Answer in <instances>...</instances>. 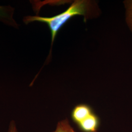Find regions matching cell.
I'll list each match as a JSON object with an SVG mask.
<instances>
[{"label":"cell","instance_id":"1","mask_svg":"<svg viewBox=\"0 0 132 132\" xmlns=\"http://www.w3.org/2000/svg\"><path fill=\"white\" fill-rule=\"evenodd\" d=\"M92 5L90 1L78 0L75 1L71 6L60 14L51 17H45L39 16H28L24 18V22L26 24L33 22H39L47 24L50 29L52 35L51 48L48 55L50 57L53 44L57 34L64 25L72 17L82 15L88 17L91 10Z\"/></svg>","mask_w":132,"mask_h":132},{"label":"cell","instance_id":"3","mask_svg":"<svg viewBox=\"0 0 132 132\" xmlns=\"http://www.w3.org/2000/svg\"><path fill=\"white\" fill-rule=\"evenodd\" d=\"M94 112L93 109L88 104H80L76 105L72 109L71 117L72 121L77 124L83 118Z\"/></svg>","mask_w":132,"mask_h":132},{"label":"cell","instance_id":"4","mask_svg":"<svg viewBox=\"0 0 132 132\" xmlns=\"http://www.w3.org/2000/svg\"><path fill=\"white\" fill-rule=\"evenodd\" d=\"M13 9L10 6L0 5V21L15 28L18 26L13 19Z\"/></svg>","mask_w":132,"mask_h":132},{"label":"cell","instance_id":"5","mask_svg":"<svg viewBox=\"0 0 132 132\" xmlns=\"http://www.w3.org/2000/svg\"><path fill=\"white\" fill-rule=\"evenodd\" d=\"M52 132H76L71 126L68 119L62 120L57 124L55 130Z\"/></svg>","mask_w":132,"mask_h":132},{"label":"cell","instance_id":"6","mask_svg":"<svg viewBox=\"0 0 132 132\" xmlns=\"http://www.w3.org/2000/svg\"><path fill=\"white\" fill-rule=\"evenodd\" d=\"M125 4L127 10L126 22L132 31V1H126Z\"/></svg>","mask_w":132,"mask_h":132},{"label":"cell","instance_id":"7","mask_svg":"<svg viewBox=\"0 0 132 132\" xmlns=\"http://www.w3.org/2000/svg\"><path fill=\"white\" fill-rule=\"evenodd\" d=\"M7 132H18L16 124L13 120H12L10 123Z\"/></svg>","mask_w":132,"mask_h":132},{"label":"cell","instance_id":"2","mask_svg":"<svg viewBox=\"0 0 132 132\" xmlns=\"http://www.w3.org/2000/svg\"><path fill=\"white\" fill-rule=\"evenodd\" d=\"M100 122L98 116L94 112L76 125L82 132H98Z\"/></svg>","mask_w":132,"mask_h":132}]
</instances>
